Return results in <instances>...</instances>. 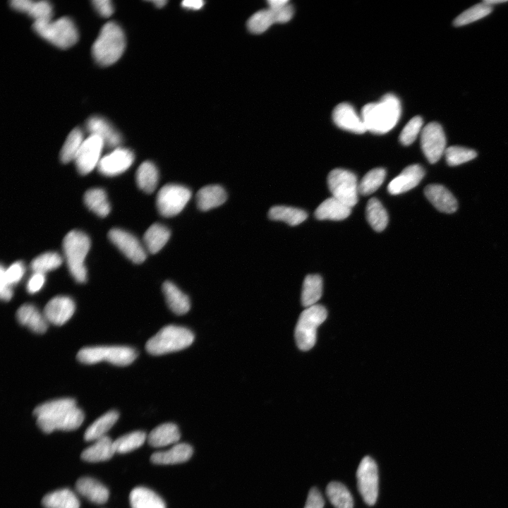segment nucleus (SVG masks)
<instances>
[{"instance_id": "nucleus-28", "label": "nucleus", "mask_w": 508, "mask_h": 508, "mask_svg": "<svg viewBox=\"0 0 508 508\" xmlns=\"http://www.w3.org/2000/svg\"><path fill=\"white\" fill-rule=\"evenodd\" d=\"M170 236L171 231L166 225L155 223L145 232L143 245L147 252L155 254L164 248Z\"/></svg>"}, {"instance_id": "nucleus-30", "label": "nucleus", "mask_w": 508, "mask_h": 508, "mask_svg": "<svg viewBox=\"0 0 508 508\" xmlns=\"http://www.w3.org/2000/svg\"><path fill=\"white\" fill-rule=\"evenodd\" d=\"M181 434L177 425L172 423H166L155 428L147 435L149 445L155 447H164L176 443Z\"/></svg>"}, {"instance_id": "nucleus-6", "label": "nucleus", "mask_w": 508, "mask_h": 508, "mask_svg": "<svg viewBox=\"0 0 508 508\" xmlns=\"http://www.w3.org/2000/svg\"><path fill=\"white\" fill-rule=\"evenodd\" d=\"M327 315L326 308L316 304L306 308L301 313L294 334L296 344L301 350L308 351L313 347L316 341L317 329L325 320Z\"/></svg>"}, {"instance_id": "nucleus-17", "label": "nucleus", "mask_w": 508, "mask_h": 508, "mask_svg": "<svg viewBox=\"0 0 508 508\" xmlns=\"http://www.w3.org/2000/svg\"><path fill=\"white\" fill-rule=\"evenodd\" d=\"M332 119L334 123L344 130L358 134L367 131L361 116L349 103L337 105L333 110Z\"/></svg>"}, {"instance_id": "nucleus-40", "label": "nucleus", "mask_w": 508, "mask_h": 508, "mask_svg": "<svg viewBox=\"0 0 508 508\" xmlns=\"http://www.w3.org/2000/svg\"><path fill=\"white\" fill-rule=\"evenodd\" d=\"M327 496L335 508H353V500L346 487L339 482H331L326 488Z\"/></svg>"}, {"instance_id": "nucleus-3", "label": "nucleus", "mask_w": 508, "mask_h": 508, "mask_svg": "<svg viewBox=\"0 0 508 508\" xmlns=\"http://www.w3.org/2000/svg\"><path fill=\"white\" fill-rule=\"evenodd\" d=\"M90 248L88 236L81 231H69L64 238L63 250L69 272L78 283L87 279L85 260Z\"/></svg>"}, {"instance_id": "nucleus-37", "label": "nucleus", "mask_w": 508, "mask_h": 508, "mask_svg": "<svg viewBox=\"0 0 508 508\" xmlns=\"http://www.w3.org/2000/svg\"><path fill=\"white\" fill-rule=\"evenodd\" d=\"M84 202L89 210L100 217L107 216L111 210L107 193L99 188L87 190L84 195Z\"/></svg>"}, {"instance_id": "nucleus-15", "label": "nucleus", "mask_w": 508, "mask_h": 508, "mask_svg": "<svg viewBox=\"0 0 508 508\" xmlns=\"http://www.w3.org/2000/svg\"><path fill=\"white\" fill-rule=\"evenodd\" d=\"M133 161L134 154L131 150L117 147L101 158L97 169L104 176H114L126 171Z\"/></svg>"}, {"instance_id": "nucleus-24", "label": "nucleus", "mask_w": 508, "mask_h": 508, "mask_svg": "<svg viewBox=\"0 0 508 508\" xmlns=\"http://www.w3.org/2000/svg\"><path fill=\"white\" fill-rule=\"evenodd\" d=\"M75 489L82 496L96 504L105 503L109 495L108 489L104 485L90 477L78 478Z\"/></svg>"}, {"instance_id": "nucleus-58", "label": "nucleus", "mask_w": 508, "mask_h": 508, "mask_svg": "<svg viewBox=\"0 0 508 508\" xmlns=\"http://www.w3.org/2000/svg\"><path fill=\"white\" fill-rule=\"evenodd\" d=\"M152 2H153V4H155V5L158 8L163 7L167 4V1L162 0H156Z\"/></svg>"}, {"instance_id": "nucleus-23", "label": "nucleus", "mask_w": 508, "mask_h": 508, "mask_svg": "<svg viewBox=\"0 0 508 508\" xmlns=\"http://www.w3.org/2000/svg\"><path fill=\"white\" fill-rule=\"evenodd\" d=\"M193 454V448L186 443L175 444L169 449L157 452L150 456L155 464H175L188 461Z\"/></svg>"}, {"instance_id": "nucleus-2", "label": "nucleus", "mask_w": 508, "mask_h": 508, "mask_svg": "<svg viewBox=\"0 0 508 508\" xmlns=\"http://www.w3.org/2000/svg\"><path fill=\"white\" fill-rule=\"evenodd\" d=\"M125 47L126 38L121 28L115 22H108L92 44V54L98 64L107 66L120 59Z\"/></svg>"}, {"instance_id": "nucleus-7", "label": "nucleus", "mask_w": 508, "mask_h": 508, "mask_svg": "<svg viewBox=\"0 0 508 508\" xmlns=\"http://www.w3.org/2000/svg\"><path fill=\"white\" fill-rule=\"evenodd\" d=\"M136 351L129 346H90L80 349L77 359L85 364H94L103 361L116 365L131 364L137 357Z\"/></svg>"}, {"instance_id": "nucleus-54", "label": "nucleus", "mask_w": 508, "mask_h": 508, "mask_svg": "<svg viewBox=\"0 0 508 508\" xmlns=\"http://www.w3.org/2000/svg\"><path fill=\"white\" fill-rule=\"evenodd\" d=\"M0 296L1 300L8 301L13 296L12 286L6 282L2 274H0Z\"/></svg>"}, {"instance_id": "nucleus-29", "label": "nucleus", "mask_w": 508, "mask_h": 508, "mask_svg": "<svg viewBox=\"0 0 508 508\" xmlns=\"http://www.w3.org/2000/svg\"><path fill=\"white\" fill-rule=\"evenodd\" d=\"M115 452L114 442L105 435L84 449L80 457L87 462H99L111 459Z\"/></svg>"}, {"instance_id": "nucleus-22", "label": "nucleus", "mask_w": 508, "mask_h": 508, "mask_svg": "<svg viewBox=\"0 0 508 508\" xmlns=\"http://www.w3.org/2000/svg\"><path fill=\"white\" fill-rule=\"evenodd\" d=\"M16 318L20 324L26 326L35 333L42 334L47 331V319L33 305L21 306L17 310Z\"/></svg>"}, {"instance_id": "nucleus-38", "label": "nucleus", "mask_w": 508, "mask_h": 508, "mask_svg": "<svg viewBox=\"0 0 508 508\" xmlns=\"http://www.w3.org/2000/svg\"><path fill=\"white\" fill-rule=\"evenodd\" d=\"M365 214L368 222L375 231L380 232L386 228L388 214L378 199L373 198L368 200Z\"/></svg>"}, {"instance_id": "nucleus-44", "label": "nucleus", "mask_w": 508, "mask_h": 508, "mask_svg": "<svg viewBox=\"0 0 508 508\" xmlns=\"http://www.w3.org/2000/svg\"><path fill=\"white\" fill-rule=\"evenodd\" d=\"M147 435L143 431H134L119 437L114 441L115 452L126 453L143 445Z\"/></svg>"}, {"instance_id": "nucleus-4", "label": "nucleus", "mask_w": 508, "mask_h": 508, "mask_svg": "<svg viewBox=\"0 0 508 508\" xmlns=\"http://www.w3.org/2000/svg\"><path fill=\"white\" fill-rule=\"evenodd\" d=\"M193 341L194 335L190 329L170 325L162 327L151 337L147 341L145 348L149 353L159 356L186 349Z\"/></svg>"}, {"instance_id": "nucleus-12", "label": "nucleus", "mask_w": 508, "mask_h": 508, "mask_svg": "<svg viewBox=\"0 0 508 508\" xmlns=\"http://www.w3.org/2000/svg\"><path fill=\"white\" fill-rule=\"evenodd\" d=\"M109 240L130 260L135 264L143 262L147 258V250L143 244L132 234L114 228L108 233Z\"/></svg>"}, {"instance_id": "nucleus-35", "label": "nucleus", "mask_w": 508, "mask_h": 508, "mask_svg": "<svg viewBox=\"0 0 508 508\" xmlns=\"http://www.w3.org/2000/svg\"><path fill=\"white\" fill-rule=\"evenodd\" d=\"M119 416V414L116 411L107 412L87 428L84 433V439L86 441H92L105 436V433L117 421Z\"/></svg>"}, {"instance_id": "nucleus-1", "label": "nucleus", "mask_w": 508, "mask_h": 508, "mask_svg": "<svg viewBox=\"0 0 508 508\" xmlns=\"http://www.w3.org/2000/svg\"><path fill=\"white\" fill-rule=\"evenodd\" d=\"M401 112L399 98L394 94L385 95L378 102L365 104L361 116L367 131L384 134L398 123Z\"/></svg>"}, {"instance_id": "nucleus-13", "label": "nucleus", "mask_w": 508, "mask_h": 508, "mask_svg": "<svg viewBox=\"0 0 508 508\" xmlns=\"http://www.w3.org/2000/svg\"><path fill=\"white\" fill-rule=\"evenodd\" d=\"M104 146L103 140L96 135H90L84 140L74 160L80 174L86 175L97 167Z\"/></svg>"}, {"instance_id": "nucleus-11", "label": "nucleus", "mask_w": 508, "mask_h": 508, "mask_svg": "<svg viewBox=\"0 0 508 508\" xmlns=\"http://www.w3.org/2000/svg\"><path fill=\"white\" fill-rule=\"evenodd\" d=\"M421 145L429 162L434 164L445 154L446 138L441 125L431 122L423 127L421 133Z\"/></svg>"}, {"instance_id": "nucleus-46", "label": "nucleus", "mask_w": 508, "mask_h": 508, "mask_svg": "<svg viewBox=\"0 0 508 508\" xmlns=\"http://www.w3.org/2000/svg\"><path fill=\"white\" fill-rule=\"evenodd\" d=\"M274 23L275 20L272 11L268 8L260 10L252 15L248 20L247 26L250 32L261 34Z\"/></svg>"}, {"instance_id": "nucleus-31", "label": "nucleus", "mask_w": 508, "mask_h": 508, "mask_svg": "<svg viewBox=\"0 0 508 508\" xmlns=\"http://www.w3.org/2000/svg\"><path fill=\"white\" fill-rule=\"evenodd\" d=\"M159 179L156 165L150 161L143 162L138 168L135 181L138 188L146 193H152L157 187Z\"/></svg>"}, {"instance_id": "nucleus-27", "label": "nucleus", "mask_w": 508, "mask_h": 508, "mask_svg": "<svg viewBox=\"0 0 508 508\" xmlns=\"http://www.w3.org/2000/svg\"><path fill=\"white\" fill-rule=\"evenodd\" d=\"M162 292L169 308L175 314L183 315L190 310L188 296L174 282L165 281L162 284Z\"/></svg>"}, {"instance_id": "nucleus-9", "label": "nucleus", "mask_w": 508, "mask_h": 508, "mask_svg": "<svg viewBox=\"0 0 508 508\" xmlns=\"http://www.w3.org/2000/svg\"><path fill=\"white\" fill-rule=\"evenodd\" d=\"M327 185L332 197L351 207L358 202V184L354 173L344 169H334L327 176Z\"/></svg>"}, {"instance_id": "nucleus-18", "label": "nucleus", "mask_w": 508, "mask_h": 508, "mask_svg": "<svg viewBox=\"0 0 508 508\" xmlns=\"http://www.w3.org/2000/svg\"><path fill=\"white\" fill-rule=\"evenodd\" d=\"M425 175L424 169L419 164L406 167L388 184L387 190L392 195H399L415 188Z\"/></svg>"}, {"instance_id": "nucleus-39", "label": "nucleus", "mask_w": 508, "mask_h": 508, "mask_svg": "<svg viewBox=\"0 0 508 508\" xmlns=\"http://www.w3.org/2000/svg\"><path fill=\"white\" fill-rule=\"evenodd\" d=\"M76 407V402L71 398H63L45 402L37 406L33 414L37 418L52 417Z\"/></svg>"}, {"instance_id": "nucleus-14", "label": "nucleus", "mask_w": 508, "mask_h": 508, "mask_svg": "<svg viewBox=\"0 0 508 508\" xmlns=\"http://www.w3.org/2000/svg\"><path fill=\"white\" fill-rule=\"evenodd\" d=\"M84 420L83 411L77 406L59 415L37 418V425L45 433L56 430H73L80 426Z\"/></svg>"}, {"instance_id": "nucleus-52", "label": "nucleus", "mask_w": 508, "mask_h": 508, "mask_svg": "<svg viewBox=\"0 0 508 508\" xmlns=\"http://www.w3.org/2000/svg\"><path fill=\"white\" fill-rule=\"evenodd\" d=\"M324 499L319 490L313 488L310 490L304 508H323Z\"/></svg>"}, {"instance_id": "nucleus-19", "label": "nucleus", "mask_w": 508, "mask_h": 508, "mask_svg": "<svg viewBox=\"0 0 508 508\" xmlns=\"http://www.w3.org/2000/svg\"><path fill=\"white\" fill-rule=\"evenodd\" d=\"M85 126L90 135L100 137L107 147L117 148L121 143L119 133L107 120L101 116H91L87 120Z\"/></svg>"}, {"instance_id": "nucleus-25", "label": "nucleus", "mask_w": 508, "mask_h": 508, "mask_svg": "<svg viewBox=\"0 0 508 508\" xmlns=\"http://www.w3.org/2000/svg\"><path fill=\"white\" fill-rule=\"evenodd\" d=\"M351 212V207L338 199L331 197L322 202L315 211V217L319 220L339 221L347 218Z\"/></svg>"}, {"instance_id": "nucleus-42", "label": "nucleus", "mask_w": 508, "mask_h": 508, "mask_svg": "<svg viewBox=\"0 0 508 508\" xmlns=\"http://www.w3.org/2000/svg\"><path fill=\"white\" fill-rule=\"evenodd\" d=\"M385 176L386 170L384 168L371 169L365 174L358 184V192L363 195L372 194L382 184Z\"/></svg>"}, {"instance_id": "nucleus-47", "label": "nucleus", "mask_w": 508, "mask_h": 508, "mask_svg": "<svg viewBox=\"0 0 508 508\" xmlns=\"http://www.w3.org/2000/svg\"><path fill=\"white\" fill-rule=\"evenodd\" d=\"M445 155L447 163L453 167L473 159L477 156V153L470 148L451 146L446 148Z\"/></svg>"}, {"instance_id": "nucleus-34", "label": "nucleus", "mask_w": 508, "mask_h": 508, "mask_svg": "<svg viewBox=\"0 0 508 508\" xmlns=\"http://www.w3.org/2000/svg\"><path fill=\"white\" fill-rule=\"evenodd\" d=\"M41 502L44 508L80 507V502L76 495L68 488L49 492L42 497Z\"/></svg>"}, {"instance_id": "nucleus-16", "label": "nucleus", "mask_w": 508, "mask_h": 508, "mask_svg": "<svg viewBox=\"0 0 508 508\" xmlns=\"http://www.w3.org/2000/svg\"><path fill=\"white\" fill-rule=\"evenodd\" d=\"M75 309V303L70 297L58 296L47 303L43 314L48 322L62 325L72 317Z\"/></svg>"}, {"instance_id": "nucleus-56", "label": "nucleus", "mask_w": 508, "mask_h": 508, "mask_svg": "<svg viewBox=\"0 0 508 508\" xmlns=\"http://www.w3.org/2000/svg\"><path fill=\"white\" fill-rule=\"evenodd\" d=\"M269 8H280L286 4H289V1L287 0H270L267 1Z\"/></svg>"}, {"instance_id": "nucleus-49", "label": "nucleus", "mask_w": 508, "mask_h": 508, "mask_svg": "<svg viewBox=\"0 0 508 508\" xmlns=\"http://www.w3.org/2000/svg\"><path fill=\"white\" fill-rule=\"evenodd\" d=\"M25 271L24 264L21 261L13 262L8 268H4L1 265L0 268V274L4 276L6 282L11 286L21 280Z\"/></svg>"}, {"instance_id": "nucleus-32", "label": "nucleus", "mask_w": 508, "mask_h": 508, "mask_svg": "<svg viewBox=\"0 0 508 508\" xmlns=\"http://www.w3.org/2000/svg\"><path fill=\"white\" fill-rule=\"evenodd\" d=\"M267 216L271 220L281 221L290 226H296L307 219L308 213L295 207L274 205L270 208Z\"/></svg>"}, {"instance_id": "nucleus-36", "label": "nucleus", "mask_w": 508, "mask_h": 508, "mask_svg": "<svg viewBox=\"0 0 508 508\" xmlns=\"http://www.w3.org/2000/svg\"><path fill=\"white\" fill-rule=\"evenodd\" d=\"M322 294V279L318 274L307 275L303 283L301 303L306 308L315 305Z\"/></svg>"}, {"instance_id": "nucleus-53", "label": "nucleus", "mask_w": 508, "mask_h": 508, "mask_svg": "<svg viewBox=\"0 0 508 508\" xmlns=\"http://www.w3.org/2000/svg\"><path fill=\"white\" fill-rule=\"evenodd\" d=\"M92 4L101 16L107 18L114 12L112 3L109 0H95L92 1Z\"/></svg>"}, {"instance_id": "nucleus-51", "label": "nucleus", "mask_w": 508, "mask_h": 508, "mask_svg": "<svg viewBox=\"0 0 508 508\" xmlns=\"http://www.w3.org/2000/svg\"><path fill=\"white\" fill-rule=\"evenodd\" d=\"M45 280V274L33 272L26 285L28 292L30 294L38 292L44 286Z\"/></svg>"}, {"instance_id": "nucleus-5", "label": "nucleus", "mask_w": 508, "mask_h": 508, "mask_svg": "<svg viewBox=\"0 0 508 508\" xmlns=\"http://www.w3.org/2000/svg\"><path fill=\"white\" fill-rule=\"evenodd\" d=\"M33 30L40 37L61 49H67L78 40L77 28L68 17L56 20L35 21Z\"/></svg>"}, {"instance_id": "nucleus-55", "label": "nucleus", "mask_w": 508, "mask_h": 508, "mask_svg": "<svg viewBox=\"0 0 508 508\" xmlns=\"http://www.w3.org/2000/svg\"><path fill=\"white\" fill-rule=\"evenodd\" d=\"M204 5V1L201 0H186L181 3V6L188 9L190 10H199Z\"/></svg>"}, {"instance_id": "nucleus-43", "label": "nucleus", "mask_w": 508, "mask_h": 508, "mask_svg": "<svg viewBox=\"0 0 508 508\" xmlns=\"http://www.w3.org/2000/svg\"><path fill=\"white\" fill-rule=\"evenodd\" d=\"M492 10V6L486 4L483 1L481 3L471 6L459 15L454 19V25L455 26H462L469 24L487 16L491 13Z\"/></svg>"}, {"instance_id": "nucleus-41", "label": "nucleus", "mask_w": 508, "mask_h": 508, "mask_svg": "<svg viewBox=\"0 0 508 508\" xmlns=\"http://www.w3.org/2000/svg\"><path fill=\"white\" fill-rule=\"evenodd\" d=\"M84 141L83 134L79 128H73L67 136L60 152V159L66 164L75 158Z\"/></svg>"}, {"instance_id": "nucleus-21", "label": "nucleus", "mask_w": 508, "mask_h": 508, "mask_svg": "<svg viewBox=\"0 0 508 508\" xmlns=\"http://www.w3.org/2000/svg\"><path fill=\"white\" fill-rule=\"evenodd\" d=\"M227 200L225 188L219 184L207 185L197 192L195 202L197 207L202 212H207L219 207Z\"/></svg>"}, {"instance_id": "nucleus-48", "label": "nucleus", "mask_w": 508, "mask_h": 508, "mask_svg": "<svg viewBox=\"0 0 508 508\" xmlns=\"http://www.w3.org/2000/svg\"><path fill=\"white\" fill-rule=\"evenodd\" d=\"M423 127V119L416 116L411 119L405 125L399 135V141L404 145L412 144L416 139L418 135L421 133Z\"/></svg>"}, {"instance_id": "nucleus-33", "label": "nucleus", "mask_w": 508, "mask_h": 508, "mask_svg": "<svg viewBox=\"0 0 508 508\" xmlns=\"http://www.w3.org/2000/svg\"><path fill=\"white\" fill-rule=\"evenodd\" d=\"M129 500L131 508H166L163 500L154 491L145 487L133 489Z\"/></svg>"}, {"instance_id": "nucleus-45", "label": "nucleus", "mask_w": 508, "mask_h": 508, "mask_svg": "<svg viewBox=\"0 0 508 508\" xmlns=\"http://www.w3.org/2000/svg\"><path fill=\"white\" fill-rule=\"evenodd\" d=\"M62 262L61 256L56 252H46L34 258L30 264L33 272L45 274L58 268Z\"/></svg>"}, {"instance_id": "nucleus-20", "label": "nucleus", "mask_w": 508, "mask_h": 508, "mask_svg": "<svg viewBox=\"0 0 508 508\" xmlns=\"http://www.w3.org/2000/svg\"><path fill=\"white\" fill-rule=\"evenodd\" d=\"M424 193L433 205L442 212L453 213L457 210L458 204L455 197L442 185H428Z\"/></svg>"}, {"instance_id": "nucleus-26", "label": "nucleus", "mask_w": 508, "mask_h": 508, "mask_svg": "<svg viewBox=\"0 0 508 508\" xmlns=\"http://www.w3.org/2000/svg\"><path fill=\"white\" fill-rule=\"evenodd\" d=\"M10 5L13 9L27 13L32 17L35 21L51 20L52 8L48 1L13 0L10 1Z\"/></svg>"}, {"instance_id": "nucleus-50", "label": "nucleus", "mask_w": 508, "mask_h": 508, "mask_svg": "<svg viewBox=\"0 0 508 508\" xmlns=\"http://www.w3.org/2000/svg\"><path fill=\"white\" fill-rule=\"evenodd\" d=\"M269 8L272 11L275 23H286L291 20L294 15L293 6L289 3L280 8Z\"/></svg>"}, {"instance_id": "nucleus-57", "label": "nucleus", "mask_w": 508, "mask_h": 508, "mask_svg": "<svg viewBox=\"0 0 508 508\" xmlns=\"http://www.w3.org/2000/svg\"><path fill=\"white\" fill-rule=\"evenodd\" d=\"M486 4L492 6L495 4H502L507 2V0H490V1H484Z\"/></svg>"}, {"instance_id": "nucleus-10", "label": "nucleus", "mask_w": 508, "mask_h": 508, "mask_svg": "<svg viewBox=\"0 0 508 508\" xmlns=\"http://www.w3.org/2000/svg\"><path fill=\"white\" fill-rule=\"evenodd\" d=\"M359 492L364 502L373 505L378 495V473L375 461L367 456L359 464L356 471Z\"/></svg>"}, {"instance_id": "nucleus-8", "label": "nucleus", "mask_w": 508, "mask_h": 508, "mask_svg": "<svg viewBox=\"0 0 508 508\" xmlns=\"http://www.w3.org/2000/svg\"><path fill=\"white\" fill-rule=\"evenodd\" d=\"M192 197L191 190L186 186L169 183L163 186L156 197V206L159 213L169 218L181 213Z\"/></svg>"}]
</instances>
